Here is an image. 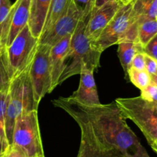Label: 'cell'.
Wrapping results in <instances>:
<instances>
[{
    "mask_svg": "<svg viewBox=\"0 0 157 157\" xmlns=\"http://www.w3.org/2000/svg\"><path fill=\"white\" fill-rule=\"evenodd\" d=\"M132 2L123 4L99 37L95 41H91L94 48L103 52L110 46L119 42L131 22Z\"/></svg>",
    "mask_w": 157,
    "mask_h": 157,
    "instance_id": "obj_8",
    "label": "cell"
},
{
    "mask_svg": "<svg viewBox=\"0 0 157 157\" xmlns=\"http://www.w3.org/2000/svg\"><path fill=\"white\" fill-rule=\"evenodd\" d=\"M120 1L121 2V3H122V4L125 5V4H127V3L131 2L133 1V0H120Z\"/></svg>",
    "mask_w": 157,
    "mask_h": 157,
    "instance_id": "obj_34",
    "label": "cell"
},
{
    "mask_svg": "<svg viewBox=\"0 0 157 157\" xmlns=\"http://www.w3.org/2000/svg\"><path fill=\"white\" fill-rule=\"evenodd\" d=\"M81 129V144L91 157H150L129 127L115 101L84 105L71 97L52 101Z\"/></svg>",
    "mask_w": 157,
    "mask_h": 157,
    "instance_id": "obj_1",
    "label": "cell"
},
{
    "mask_svg": "<svg viewBox=\"0 0 157 157\" xmlns=\"http://www.w3.org/2000/svg\"><path fill=\"white\" fill-rule=\"evenodd\" d=\"M78 157H91L90 155L89 154L88 151L86 149V147L84 145L81 144V147H80L79 153H78Z\"/></svg>",
    "mask_w": 157,
    "mask_h": 157,
    "instance_id": "obj_29",
    "label": "cell"
},
{
    "mask_svg": "<svg viewBox=\"0 0 157 157\" xmlns=\"http://www.w3.org/2000/svg\"><path fill=\"white\" fill-rule=\"evenodd\" d=\"M8 101H9V91L0 92V127L4 129Z\"/></svg>",
    "mask_w": 157,
    "mask_h": 157,
    "instance_id": "obj_23",
    "label": "cell"
},
{
    "mask_svg": "<svg viewBox=\"0 0 157 157\" xmlns=\"http://www.w3.org/2000/svg\"><path fill=\"white\" fill-rule=\"evenodd\" d=\"M52 0H32L29 25L32 35L39 38L48 15Z\"/></svg>",
    "mask_w": 157,
    "mask_h": 157,
    "instance_id": "obj_14",
    "label": "cell"
},
{
    "mask_svg": "<svg viewBox=\"0 0 157 157\" xmlns=\"http://www.w3.org/2000/svg\"><path fill=\"white\" fill-rule=\"evenodd\" d=\"M51 48L52 46L48 44H38L29 68L34 99L38 104L47 94L51 93L52 77L49 64Z\"/></svg>",
    "mask_w": 157,
    "mask_h": 157,
    "instance_id": "obj_7",
    "label": "cell"
},
{
    "mask_svg": "<svg viewBox=\"0 0 157 157\" xmlns=\"http://www.w3.org/2000/svg\"><path fill=\"white\" fill-rule=\"evenodd\" d=\"M71 35H69L64 37L51 48L49 54V64L52 77L51 92L53 91L55 87L58 86V80L62 71L64 58L68 51Z\"/></svg>",
    "mask_w": 157,
    "mask_h": 157,
    "instance_id": "obj_12",
    "label": "cell"
},
{
    "mask_svg": "<svg viewBox=\"0 0 157 157\" xmlns=\"http://www.w3.org/2000/svg\"><path fill=\"white\" fill-rule=\"evenodd\" d=\"M74 0H52L48 15L41 35L45 33L52 28L55 21L67 12V9Z\"/></svg>",
    "mask_w": 157,
    "mask_h": 157,
    "instance_id": "obj_17",
    "label": "cell"
},
{
    "mask_svg": "<svg viewBox=\"0 0 157 157\" xmlns=\"http://www.w3.org/2000/svg\"><path fill=\"white\" fill-rule=\"evenodd\" d=\"M9 146L10 145L8 142L5 129L0 127V157H3Z\"/></svg>",
    "mask_w": 157,
    "mask_h": 157,
    "instance_id": "obj_27",
    "label": "cell"
},
{
    "mask_svg": "<svg viewBox=\"0 0 157 157\" xmlns=\"http://www.w3.org/2000/svg\"><path fill=\"white\" fill-rule=\"evenodd\" d=\"M151 81H153V83H155L157 85V71L154 74V75L151 76Z\"/></svg>",
    "mask_w": 157,
    "mask_h": 157,
    "instance_id": "obj_32",
    "label": "cell"
},
{
    "mask_svg": "<svg viewBox=\"0 0 157 157\" xmlns=\"http://www.w3.org/2000/svg\"><path fill=\"white\" fill-rule=\"evenodd\" d=\"M80 75L81 80L79 87L71 97L84 105H97L101 104L94 71H86L80 74Z\"/></svg>",
    "mask_w": 157,
    "mask_h": 157,
    "instance_id": "obj_13",
    "label": "cell"
},
{
    "mask_svg": "<svg viewBox=\"0 0 157 157\" xmlns=\"http://www.w3.org/2000/svg\"><path fill=\"white\" fill-rule=\"evenodd\" d=\"M12 145L22 150L29 157L44 156L38 110L23 113L17 118Z\"/></svg>",
    "mask_w": 157,
    "mask_h": 157,
    "instance_id": "obj_6",
    "label": "cell"
},
{
    "mask_svg": "<svg viewBox=\"0 0 157 157\" xmlns=\"http://www.w3.org/2000/svg\"><path fill=\"white\" fill-rule=\"evenodd\" d=\"M109 1H112V0H96V2H95V5H94V8L93 10H94V9H98V8L101 7L102 5H104V3L107 2H109ZM93 12V11H92Z\"/></svg>",
    "mask_w": 157,
    "mask_h": 157,
    "instance_id": "obj_30",
    "label": "cell"
},
{
    "mask_svg": "<svg viewBox=\"0 0 157 157\" xmlns=\"http://www.w3.org/2000/svg\"><path fill=\"white\" fill-rule=\"evenodd\" d=\"M96 0H74L77 9L81 14V20L85 21H88L90 15L94 8Z\"/></svg>",
    "mask_w": 157,
    "mask_h": 157,
    "instance_id": "obj_21",
    "label": "cell"
},
{
    "mask_svg": "<svg viewBox=\"0 0 157 157\" xmlns=\"http://www.w3.org/2000/svg\"><path fill=\"white\" fill-rule=\"evenodd\" d=\"M157 19V0H133L131 22Z\"/></svg>",
    "mask_w": 157,
    "mask_h": 157,
    "instance_id": "obj_15",
    "label": "cell"
},
{
    "mask_svg": "<svg viewBox=\"0 0 157 157\" xmlns=\"http://www.w3.org/2000/svg\"><path fill=\"white\" fill-rule=\"evenodd\" d=\"M12 78L9 75L5 51L0 53V92H8Z\"/></svg>",
    "mask_w": 157,
    "mask_h": 157,
    "instance_id": "obj_20",
    "label": "cell"
},
{
    "mask_svg": "<svg viewBox=\"0 0 157 157\" xmlns=\"http://www.w3.org/2000/svg\"><path fill=\"white\" fill-rule=\"evenodd\" d=\"M85 21L81 19L72 34L68 51L64 58L58 85L71 77L86 71L94 72L100 67L102 52L93 47L85 34Z\"/></svg>",
    "mask_w": 157,
    "mask_h": 157,
    "instance_id": "obj_2",
    "label": "cell"
},
{
    "mask_svg": "<svg viewBox=\"0 0 157 157\" xmlns=\"http://www.w3.org/2000/svg\"><path fill=\"white\" fill-rule=\"evenodd\" d=\"M145 55V70L150 77L157 71V61L149 55Z\"/></svg>",
    "mask_w": 157,
    "mask_h": 157,
    "instance_id": "obj_26",
    "label": "cell"
},
{
    "mask_svg": "<svg viewBox=\"0 0 157 157\" xmlns=\"http://www.w3.org/2000/svg\"><path fill=\"white\" fill-rule=\"evenodd\" d=\"M127 76L132 84L140 90L145 88L151 82V77L146 70L141 71L130 67L127 72Z\"/></svg>",
    "mask_w": 157,
    "mask_h": 157,
    "instance_id": "obj_19",
    "label": "cell"
},
{
    "mask_svg": "<svg viewBox=\"0 0 157 157\" xmlns=\"http://www.w3.org/2000/svg\"><path fill=\"white\" fill-rule=\"evenodd\" d=\"M140 97L150 102H157V85L153 81L148 86L141 90Z\"/></svg>",
    "mask_w": 157,
    "mask_h": 157,
    "instance_id": "obj_22",
    "label": "cell"
},
{
    "mask_svg": "<svg viewBox=\"0 0 157 157\" xmlns=\"http://www.w3.org/2000/svg\"><path fill=\"white\" fill-rule=\"evenodd\" d=\"M117 44L118 58L127 78V72L131 67L133 58L138 52H143V47L139 43L133 41H121L117 43Z\"/></svg>",
    "mask_w": 157,
    "mask_h": 157,
    "instance_id": "obj_16",
    "label": "cell"
},
{
    "mask_svg": "<svg viewBox=\"0 0 157 157\" xmlns=\"http://www.w3.org/2000/svg\"><path fill=\"white\" fill-rule=\"evenodd\" d=\"M115 103L124 117L137 126L150 146L157 140V102H150L140 96L117 98Z\"/></svg>",
    "mask_w": 157,
    "mask_h": 157,
    "instance_id": "obj_4",
    "label": "cell"
},
{
    "mask_svg": "<svg viewBox=\"0 0 157 157\" xmlns=\"http://www.w3.org/2000/svg\"><path fill=\"white\" fill-rule=\"evenodd\" d=\"M122 5L120 0H112L93 10L85 26V34L90 41L99 37Z\"/></svg>",
    "mask_w": 157,
    "mask_h": 157,
    "instance_id": "obj_10",
    "label": "cell"
},
{
    "mask_svg": "<svg viewBox=\"0 0 157 157\" xmlns=\"http://www.w3.org/2000/svg\"><path fill=\"white\" fill-rule=\"evenodd\" d=\"M81 19V14L73 1L67 12L55 21L48 32L40 36L38 44L55 45L64 37L72 35Z\"/></svg>",
    "mask_w": 157,
    "mask_h": 157,
    "instance_id": "obj_9",
    "label": "cell"
},
{
    "mask_svg": "<svg viewBox=\"0 0 157 157\" xmlns=\"http://www.w3.org/2000/svg\"><path fill=\"white\" fill-rule=\"evenodd\" d=\"M37 157H44V156H37Z\"/></svg>",
    "mask_w": 157,
    "mask_h": 157,
    "instance_id": "obj_35",
    "label": "cell"
},
{
    "mask_svg": "<svg viewBox=\"0 0 157 157\" xmlns=\"http://www.w3.org/2000/svg\"><path fill=\"white\" fill-rule=\"evenodd\" d=\"M131 67L137 70H145V55L144 52H140L135 55L132 61Z\"/></svg>",
    "mask_w": 157,
    "mask_h": 157,
    "instance_id": "obj_25",
    "label": "cell"
},
{
    "mask_svg": "<svg viewBox=\"0 0 157 157\" xmlns=\"http://www.w3.org/2000/svg\"><path fill=\"white\" fill-rule=\"evenodd\" d=\"M143 52L157 61V34L143 48Z\"/></svg>",
    "mask_w": 157,
    "mask_h": 157,
    "instance_id": "obj_24",
    "label": "cell"
},
{
    "mask_svg": "<svg viewBox=\"0 0 157 157\" xmlns=\"http://www.w3.org/2000/svg\"><path fill=\"white\" fill-rule=\"evenodd\" d=\"M3 157H29L22 150L13 145L9 146Z\"/></svg>",
    "mask_w": 157,
    "mask_h": 157,
    "instance_id": "obj_28",
    "label": "cell"
},
{
    "mask_svg": "<svg viewBox=\"0 0 157 157\" xmlns=\"http://www.w3.org/2000/svg\"><path fill=\"white\" fill-rule=\"evenodd\" d=\"M2 26H0V53L4 52L5 49H6V46L3 43L2 39Z\"/></svg>",
    "mask_w": 157,
    "mask_h": 157,
    "instance_id": "obj_31",
    "label": "cell"
},
{
    "mask_svg": "<svg viewBox=\"0 0 157 157\" xmlns=\"http://www.w3.org/2000/svg\"><path fill=\"white\" fill-rule=\"evenodd\" d=\"M150 147H151V148L153 149V151H154L155 153H156L157 154V140L155 141V142L153 143L152 145H150Z\"/></svg>",
    "mask_w": 157,
    "mask_h": 157,
    "instance_id": "obj_33",
    "label": "cell"
},
{
    "mask_svg": "<svg viewBox=\"0 0 157 157\" xmlns=\"http://www.w3.org/2000/svg\"><path fill=\"white\" fill-rule=\"evenodd\" d=\"M157 34V19L141 21L138 26V43L143 48Z\"/></svg>",
    "mask_w": 157,
    "mask_h": 157,
    "instance_id": "obj_18",
    "label": "cell"
},
{
    "mask_svg": "<svg viewBox=\"0 0 157 157\" xmlns=\"http://www.w3.org/2000/svg\"><path fill=\"white\" fill-rule=\"evenodd\" d=\"M29 68L12 80L9 90V101L5 118V131L10 146L12 144V135L17 118L23 113L38 110V104L34 99Z\"/></svg>",
    "mask_w": 157,
    "mask_h": 157,
    "instance_id": "obj_3",
    "label": "cell"
},
{
    "mask_svg": "<svg viewBox=\"0 0 157 157\" xmlns=\"http://www.w3.org/2000/svg\"><path fill=\"white\" fill-rule=\"evenodd\" d=\"M38 45V38L32 35L27 25L6 48L5 53L12 80L29 68Z\"/></svg>",
    "mask_w": 157,
    "mask_h": 157,
    "instance_id": "obj_5",
    "label": "cell"
},
{
    "mask_svg": "<svg viewBox=\"0 0 157 157\" xmlns=\"http://www.w3.org/2000/svg\"><path fill=\"white\" fill-rule=\"evenodd\" d=\"M32 0H16L10 9V23L6 48L12 42L18 33L27 25L30 15Z\"/></svg>",
    "mask_w": 157,
    "mask_h": 157,
    "instance_id": "obj_11",
    "label": "cell"
}]
</instances>
